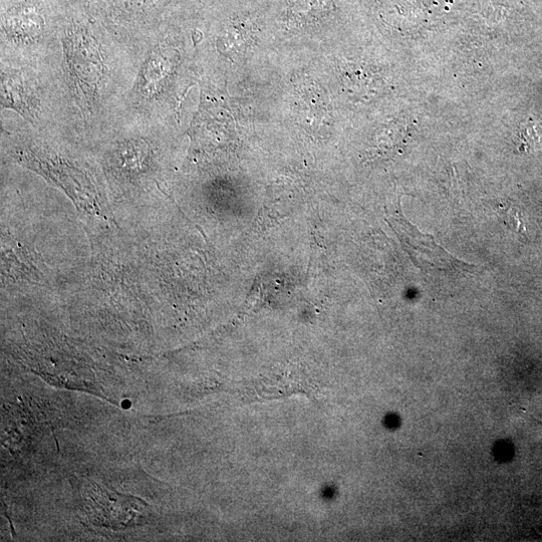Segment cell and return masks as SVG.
Returning <instances> with one entry per match:
<instances>
[{"label": "cell", "instance_id": "cell-1", "mask_svg": "<svg viewBox=\"0 0 542 542\" xmlns=\"http://www.w3.org/2000/svg\"><path fill=\"white\" fill-rule=\"evenodd\" d=\"M105 21L128 27H150L158 24L167 0H95Z\"/></svg>", "mask_w": 542, "mask_h": 542}]
</instances>
